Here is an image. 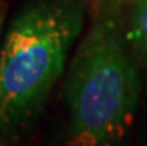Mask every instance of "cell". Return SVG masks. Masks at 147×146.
I'll list each match as a JSON object with an SVG mask.
<instances>
[{
    "label": "cell",
    "mask_w": 147,
    "mask_h": 146,
    "mask_svg": "<svg viewBox=\"0 0 147 146\" xmlns=\"http://www.w3.org/2000/svg\"><path fill=\"white\" fill-rule=\"evenodd\" d=\"M125 27L119 0H101L68 67L64 146H120L132 127L140 82Z\"/></svg>",
    "instance_id": "obj_1"
},
{
    "label": "cell",
    "mask_w": 147,
    "mask_h": 146,
    "mask_svg": "<svg viewBox=\"0 0 147 146\" xmlns=\"http://www.w3.org/2000/svg\"><path fill=\"white\" fill-rule=\"evenodd\" d=\"M83 0H34L0 46V146H16L39 118L83 31Z\"/></svg>",
    "instance_id": "obj_2"
},
{
    "label": "cell",
    "mask_w": 147,
    "mask_h": 146,
    "mask_svg": "<svg viewBox=\"0 0 147 146\" xmlns=\"http://www.w3.org/2000/svg\"><path fill=\"white\" fill-rule=\"evenodd\" d=\"M128 45L147 60V0H138L125 27Z\"/></svg>",
    "instance_id": "obj_3"
},
{
    "label": "cell",
    "mask_w": 147,
    "mask_h": 146,
    "mask_svg": "<svg viewBox=\"0 0 147 146\" xmlns=\"http://www.w3.org/2000/svg\"><path fill=\"white\" fill-rule=\"evenodd\" d=\"M5 15H6V5H5L3 0H0V33H2V29H3Z\"/></svg>",
    "instance_id": "obj_4"
}]
</instances>
